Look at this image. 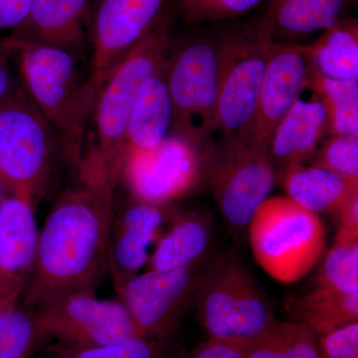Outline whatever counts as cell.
Instances as JSON below:
<instances>
[{"label": "cell", "mask_w": 358, "mask_h": 358, "mask_svg": "<svg viewBox=\"0 0 358 358\" xmlns=\"http://www.w3.org/2000/svg\"><path fill=\"white\" fill-rule=\"evenodd\" d=\"M338 230L358 234V192L353 193L338 209Z\"/></svg>", "instance_id": "cell-36"}, {"label": "cell", "mask_w": 358, "mask_h": 358, "mask_svg": "<svg viewBox=\"0 0 358 358\" xmlns=\"http://www.w3.org/2000/svg\"><path fill=\"white\" fill-rule=\"evenodd\" d=\"M193 306L208 339L238 350L275 320L267 296L234 249L203 264Z\"/></svg>", "instance_id": "cell-4"}, {"label": "cell", "mask_w": 358, "mask_h": 358, "mask_svg": "<svg viewBox=\"0 0 358 358\" xmlns=\"http://www.w3.org/2000/svg\"><path fill=\"white\" fill-rule=\"evenodd\" d=\"M164 3L166 0H89L84 27L93 49L90 78L98 91L159 20Z\"/></svg>", "instance_id": "cell-12"}, {"label": "cell", "mask_w": 358, "mask_h": 358, "mask_svg": "<svg viewBox=\"0 0 358 358\" xmlns=\"http://www.w3.org/2000/svg\"><path fill=\"white\" fill-rule=\"evenodd\" d=\"M355 0H270L259 17L275 41L305 38L348 17Z\"/></svg>", "instance_id": "cell-19"}, {"label": "cell", "mask_w": 358, "mask_h": 358, "mask_svg": "<svg viewBox=\"0 0 358 358\" xmlns=\"http://www.w3.org/2000/svg\"><path fill=\"white\" fill-rule=\"evenodd\" d=\"M169 222L148 259V270L199 267L206 262L215 238L213 216L202 209L174 208Z\"/></svg>", "instance_id": "cell-17"}, {"label": "cell", "mask_w": 358, "mask_h": 358, "mask_svg": "<svg viewBox=\"0 0 358 358\" xmlns=\"http://www.w3.org/2000/svg\"><path fill=\"white\" fill-rule=\"evenodd\" d=\"M310 65L327 78L358 81V21L346 17L307 45Z\"/></svg>", "instance_id": "cell-23"}, {"label": "cell", "mask_w": 358, "mask_h": 358, "mask_svg": "<svg viewBox=\"0 0 358 358\" xmlns=\"http://www.w3.org/2000/svg\"><path fill=\"white\" fill-rule=\"evenodd\" d=\"M329 134L326 108L319 99L298 100L275 127L268 155L277 178L312 159L322 138Z\"/></svg>", "instance_id": "cell-16"}, {"label": "cell", "mask_w": 358, "mask_h": 358, "mask_svg": "<svg viewBox=\"0 0 358 358\" xmlns=\"http://www.w3.org/2000/svg\"><path fill=\"white\" fill-rule=\"evenodd\" d=\"M49 339L35 310L20 301L0 307V358H31Z\"/></svg>", "instance_id": "cell-27"}, {"label": "cell", "mask_w": 358, "mask_h": 358, "mask_svg": "<svg viewBox=\"0 0 358 358\" xmlns=\"http://www.w3.org/2000/svg\"><path fill=\"white\" fill-rule=\"evenodd\" d=\"M266 0H176L173 11L185 26L236 21Z\"/></svg>", "instance_id": "cell-29"}, {"label": "cell", "mask_w": 358, "mask_h": 358, "mask_svg": "<svg viewBox=\"0 0 358 358\" xmlns=\"http://www.w3.org/2000/svg\"><path fill=\"white\" fill-rule=\"evenodd\" d=\"M166 74L173 110L171 134L200 148L207 147L217 128V32L193 33L174 43L171 41Z\"/></svg>", "instance_id": "cell-6"}, {"label": "cell", "mask_w": 358, "mask_h": 358, "mask_svg": "<svg viewBox=\"0 0 358 358\" xmlns=\"http://www.w3.org/2000/svg\"><path fill=\"white\" fill-rule=\"evenodd\" d=\"M173 205H159L131 197L113 214L108 245V268L117 294L148 262V249L173 212Z\"/></svg>", "instance_id": "cell-15"}, {"label": "cell", "mask_w": 358, "mask_h": 358, "mask_svg": "<svg viewBox=\"0 0 358 358\" xmlns=\"http://www.w3.org/2000/svg\"><path fill=\"white\" fill-rule=\"evenodd\" d=\"M33 0H0V33L13 31L25 20Z\"/></svg>", "instance_id": "cell-34"}, {"label": "cell", "mask_w": 358, "mask_h": 358, "mask_svg": "<svg viewBox=\"0 0 358 358\" xmlns=\"http://www.w3.org/2000/svg\"><path fill=\"white\" fill-rule=\"evenodd\" d=\"M199 267L147 270L131 280L120 293L145 338L169 345L176 329L193 306Z\"/></svg>", "instance_id": "cell-13"}, {"label": "cell", "mask_w": 358, "mask_h": 358, "mask_svg": "<svg viewBox=\"0 0 358 358\" xmlns=\"http://www.w3.org/2000/svg\"><path fill=\"white\" fill-rule=\"evenodd\" d=\"M288 310L294 322L305 324L320 336L358 322V293H341L317 287L306 296L289 301Z\"/></svg>", "instance_id": "cell-24"}, {"label": "cell", "mask_w": 358, "mask_h": 358, "mask_svg": "<svg viewBox=\"0 0 358 358\" xmlns=\"http://www.w3.org/2000/svg\"><path fill=\"white\" fill-rule=\"evenodd\" d=\"M308 88L326 108L329 134L358 136V81L331 79L310 65Z\"/></svg>", "instance_id": "cell-26"}, {"label": "cell", "mask_w": 358, "mask_h": 358, "mask_svg": "<svg viewBox=\"0 0 358 358\" xmlns=\"http://www.w3.org/2000/svg\"><path fill=\"white\" fill-rule=\"evenodd\" d=\"M171 45L169 20L164 13L99 89L89 122L92 129L77 171L79 176L114 190L121 182L129 117L143 87L164 64Z\"/></svg>", "instance_id": "cell-2"}, {"label": "cell", "mask_w": 358, "mask_h": 358, "mask_svg": "<svg viewBox=\"0 0 358 358\" xmlns=\"http://www.w3.org/2000/svg\"><path fill=\"white\" fill-rule=\"evenodd\" d=\"M239 350L243 358H322L317 334L294 320H275Z\"/></svg>", "instance_id": "cell-25"}, {"label": "cell", "mask_w": 358, "mask_h": 358, "mask_svg": "<svg viewBox=\"0 0 358 358\" xmlns=\"http://www.w3.org/2000/svg\"><path fill=\"white\" fill-rule=\"evenodd\" d=\"M268 152L237 136H220L205 148L203 185L231 234L242 239L254 213L277 181Z\"/></svg>", "instance_id": "cell-9"}, {"label": "cell", "mask_w": 358, "mask_h": 358, "mask_svg": "<svg viewBox=\"0 0 358 358\" xmlns=\"http://www.w3.org/2000/svg\"><path fill=\"white\" fill-rule=\"evenodd\" d=\"M254 258L275 281H300L324 255L327 232L319 214L287 196L268 197L247 228Z\"/></svg>", "instance_id": "cell-7"}, {"label": "cell", "mask_w": 358, "mask_h": 358, "mask_svg": "<svg viewBox=\"0 0 358 358\" xmlns=\"http://www.w3.org/2000/svg\"><path fill=\"white\" fill-rule=\"evenodd\" d=\"M173 110L166 60L143 87L127 128L126 155L155 147L173 131Z\"/></svg>", "instance_id": "cell-21"}, {"label": "cell", "mask_w": 358, "mask_h": 358, "mask_svg": "<svg viewBox=\"0 0 358 358\" xmlns=\"http://www.w3.org/2000/svg\"><path fill=\"white\" fill-rule=\"evenodd\" d=\"M10 39L21 86L57 131L64 157L77 171L98 90L90 76L85 77L76 52Z\"/></svg>", "instance_id": "cell-3"}, {"label": "cell", "mask_w": 358, "mask_h": 358, "mask_svg": "<svg viewBox=\"0 0 358 358\" xmlns=\"http://www.w3.org/2000/svg\"><path fill=\"white\" fill-rule=\"evenodd\" d=\"M280 180L284 182L287 197L317 214H336L358 192V180L312 166L289 169Z\"/></svg>", "instance_id": "cell-22"}, {"label": "cell", "mask_w": 358, "mask_h": 358, "mask_svg": "<svg viewBox=\"0 0 358 358\" xmlns=\"http://www.w3.org/2000/svg\"><path fill=\"white\" fill-rule=\"evenodd\" d=\"M39 230L34 207L6 194L0 202V272L27 285L31 275Z\"/></svg>", "instance_id": "cell-20"}, {"label": "cell", "mask_w": 358, "mask_h": 358, "mask_svg": "<svg viewBox=\"0 0 358 358\" xmlns=\"http://www.w3.org/2000/svg\"><path fill=\"white\" fill-rule=\"evenodd\" d=\"M317 336L322 358H358V322Z\"/></svg>", "instance_id": "cell-32"}, {"label": "cell", "mask_w": 358, "mask_h": 358, "mask_svg": "<svg viewBox=\"0 0 358 358\" xmlns=\"http://www.w3.org/2000/svg\"><path fill=\"white\" fill-rule=\"evenodd\" d=\"M49 358H167L169 345L138 336L110 345L75 348L58 345Z\"/></svg>", "instance_id": "cell-30"}, {"label": "cell", "mask_w": 358, "mask_h": 358, "mask_svg": "<svg viewBox=\"0 0 358 358\" xmlns=\"http://www.w3.org/2000/svg\"><path fill=\"white\" fill-rule=\"evenodd\" d=\"M89 0H33L25 20L8 37L76 52L86 39L84 17Z\"/></svg>", "instance_id": "cell-18"}, {"label": "cell", "mask_w": 358, "mask_h": 358, "mask_svg": "<svg viewBox=\"0 0 358 358\" xmlns=\"http://www.w3.org/2000/svg\"><path fill=\"white\" fill-rule=\"evenodd\" d=\"M317 279L319 288L358 293V234L338 230Z\"/></svg>", "instance_id": "cell-28"}, {"label": "cell", "mask_w": 358, "mask_h": 358, "mask_svg": "<svg viewBox=\"0 0 358 358\" xmlns=\"http://www.w3.org/2000/svg\"><path fill=\"white\" fill-rule=\"evenodd\" d=\"M205 148L171 134L154 148L128 152L121 182L134 199L173 205L203 187Z\"/></svg>", "instance_id": "cell-10"}, {"label": "cell", "mask_w": 358, "mask_h": 358, "mask_svg": "<svg viewBox=\"0 0 358 358\" xmlns=\"http://www.w3.org/2000/svg\"><path fill=\"white\" fill-rule=\"evenodd\" d=\"M217 32L220 86L216 134L246 141L275 40L259 18Z\"/></svg>", "instance_id": "cell-8"}, {"label": "cell", "mask_w": 358, "mask_h": 358, "mask_svg": "<svg viewBox=\"0 0 358 358\" xmlns=\"http://www.w3.org/2000/svg\"><path fill=\"white\" fill-rule=\"evenodd\" d=\"M24 289L20 280L0 272V307L20 301Z\"/></svg>", "instance_id": "cell-37"}, {"label": "cell", "mask_w": 358, "mask_h": 358, "mask_svg": "<svg viewBox=\"0 0 358 358\" xmlns=\"http://www.w3.org/2000/svg\"><path fill=\"white\" fill-rule=\"evenodd\" d=\"M15 54L13 41L8 37L0 40V102L20 88L14 80L10 67L11 56Z\"/></svg>", "instance_id": "cell-33"}, {"label": "cell", "mask_w": 358, "mask_h": 358, "mask_svg": "<svg viewBox=\"0 0 358 358\" xmlns=\"http://www.w3.org/2000/svg\"><path fill=\"white\" fill-rule=\"evenodd\" d=\"M95 294H66L35 310L49 338L90 348L145 336L122 301L99 300Z\"/></svg>", "instance_id": "cell-11"}, {"label": "cell", "mask_w": 358, "mask_h": 358, "mask_svg": "<svg viewBox=\"0 0 358 358\" xmlns=\"http://www.w3.org/2000/svg\"><path fill=\"white\" fill-rule=\"evenodd\" d=\"M114 189L79 178L56 200L39 232L23 301L33 310L72 293L96 289L109 275L108 245Z\"/></svg>", "instance_id": "cell-1"}, {"label": "cell", "mask_w": 358, "mask_h": 358, "mask_svg": "<svg viewBox=\"0 0 358 358\" xmlns=\"http://www.w3.org/2000/svg\"><path fill=\"white\" fill-rule=\"evenodd\" d=\"M310 72L307 45L275 41L247 143L268 152L275 127L308 88Z\"/></svg>", "instance_id": "cell-14"}, {"label": "cell", "mask_w": 358, "mask_h": 358, "mask_svg": "<svg viewBox=\"0 0 358 358\" xmlns=\"http://www.w3.org/2000/svg\"><path fill=\"white\" fill-rule=\"evenodd\" d=\"M61 157L57 131L22 86L0 102V181L7 194L35 208L48 192Z\"/></svg>", "instance_id": "cell-5"}, {"label": "cell", "mask_w": 358, "mask_h": 358, "mask_svg": "<svg viewBox=\"0 0 358 358\" xmlns=\"http://www.w3.org/2000/svg\"><path fill=\"white\" fill-rule=\"evenodd\" d=\"M179 358H243L242 353L234 346L208 339L199 343Z\"/></svg>", "instance_id": "cell-35"}, {"label": "cell", "mask_w": 358, "mask_h": 358, "mask_svg": "<svg viewBox=\"0 0 358 358\" xmlns=\"http://www.w3.org/2000/svg\"><path fill=\"white\" fill-rule=\"evenodd\" d=\"M312 166L358 180V136L331 134L313 155Z\"/></svg>", "instance_id": "cell-31"}, {"label": "cell", "mask_w": 358, "mask_h": 358, "mask_svg": "<svg viewBox=\"0 0 358 358\" xmlns=\"http://www.w3.org/2000/svg\"><path fill=\"white\" fill-rule=\"evenodd\" d=\"M7 194L6 188H4L3 185H2L1 181H0V202L2 201V199H4V196Z\"/></svg>", "instance_id": "cell-38"}]
</instances>
